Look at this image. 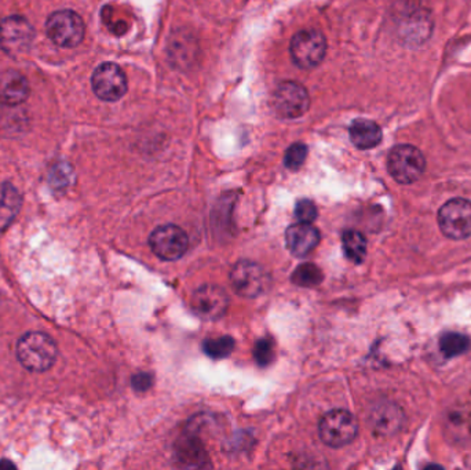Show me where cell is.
<instances>
[{
	"mask_svg": "<svg viewBox=\"0 0 471 470\" xmlns=\"http://www.w3.org/2000/svg\"><path fill=\"white\" fill-rule=\"evenodd\" d=\"M57 344L45 333H28L17 344V357L26 370L43 373L57 359Z\"/></svg>",
	"mask_w": 471,
	"mask_h": 470,
	"instance_id": "obj_1",
	"label": "cell"
},
{
	"mask_svg": "<svg viewBox=\"0 0 471 470\" xmlns=\"http://www.w3.org/2000/svg\"><path fill=\"white\" fill-rule=\"evenodd\" d=\"M357 419L346 410L329 411L318 425L321 440L334 448L350 445L357 436Z\"/></svg>",
	"mask_w": 471,
	"mask_h": 470,
	"instance_id": "obj_2",
	"label": "cell"
},
{
	"mask_svg": "<svg viewBox=\"0 0 471 470\" xmlns=\"http://www.w3.org/2000/svg\"><path fill=\"white\" fill-rule=\"evenodd\" d=\"M387 168L398 184L409 185L422 177L426 168V159L415 146L397 145L390 151Z\"/></svg>",
	"mask_w": 471,
	"mask_h": 470,
	"instance_id": "obj_3",
	"label": "cell"
},
{
	"mask_svg": "<svg viewBox=\"0 0 471 470\" xmlns=\"http://www.w3.org/2000/svg\"><path fill=\"white\" fill-rule=\"evenodd\" d=\"M47 36L55 45L72 49L82 43L85 37V23L77 13L72 10H60L50 15L45 24Z\"/></svg>",
	"mask_w": 471,
	"mask_h": 470,
	"instance_id": "obj_4",
	"label": "cell"
},
{
	"mask_svg": "<svg viewBox=\"0 0 471 470\" xmlns=\"http://www.w3.org/2000/svg\"><path fill=\"white\" fill-rule=\"evenodd\" d=\"M438 225L449 239L463 240L471 236V202L462 197L449 200L438 211Z\"/></svg>",
	"mask_w": 471,
	"mask_h": 470,
	"instance_id": "obj_5",
	"label": "cell"
},
{
	"mask_svg": "<svg viewBox=\"0 0 471 470\" xmlns=\"http://www.w3.org/2000/svg\"><path fill=\"white\" fill-rule=\"evenodd\" d=\"M290 52L294 63L299 68H315V66L320 65L326 57V37L316 29L298 32L291 40Z\"/></svg>",
	"mask_w": 471,
	"mask_h": 470,
	"instance_id": "obj_6",
	"label": "cell"
},
{
	"mask_svg": "<svg viewBox=\"0 0 471 470\" xmlns=\"http://www.w3.org/2000/svg\"><path fill=\"white\" fill-rule=\"evenodd\" d=\"M34 37L31 24L20 15H12L0 23V47L12 57L28 52Z\"/></svg>",
	"mask_w": 471,
	"mask_h": 470,
	"instance_id": "obj_7",
	"label": "cell"
},
{
	"mask_svg": "<svg viewBox=\"0 0 471 470\" xmlns=\"http://www.w3.org/2000/svg\"><path fill=\"white\" fill-rule=\"evenodd\" d=\"M152 251L163 261L179 260L189 247V237L176 225H163L155 229L149 237Z\"/></svg>",
	"mask_w": 471,
	"mask_h": 470,
	"instance_id": "obj_8",
	"label": "cell"
},
{
	"mask_svg": "<svg viewBox=\"0 0 471 470\" xmlns=\"http://www.w3.org/2000/svg\"><path fill=\"white\" fill-rule=\"evenodd\" d=\"M94 93L104 101H119L127 92V77L119 65L101 64L91 77Z\"/></svg>",
	"mask_w": 471,
	"mask_h": 470,
	"instance_id": "obj_9",
	"label": "cell"
},
{
	"mask_svg": "<svg viewBox=\"0 0 471 470\" xmlns=\"http://www.w3.org/2000/svg\"><path fill=\"white\" fill-rule=\"evenodd\" d=\"M230 282H232L233 290L239 295L254 298L266 290L269 285V276L258 264L253 261H240L232 269Z\"/></svg>",
	"mask_w": 471,
	"mask_h": 470,
	"instance_id": "obj_10",
	"label": "cell"
},
{
	"mask_svg": "<svg viewBox=\"0 0 471 470\" xmlns=\"http://www.w3.org/2000/svg\"><path fill=\"white\" fill-rule=\"evenodd\" d=\"M275 111L286 119H296L306 114L310 98L304 85L296 82H285L278 85L273 95Z\"/></svg>",
	"mask_w": 471,
	"mask_h": 470,
	"instance_id": "obj_11",
	"label": "cell"
},
{
	"mask_svg": "<svg viewBox=\"0 0 471 470\" xmlns=\"http://www.w3.org/2000/svg\"><path fill=\"white\" fill-rule=\"evenodd\" d=\"M192 309L205 320H216L226 314L229 296L219 285H205L197 288L192 295Z\"/></svg>",
	"mask_w": 471,
	"mask_h": 470,
	"instance_id": "obj_12",
	"label": "cell"
},
{
	"mask_svg": "<svg viewBox=\"0 0 471 470\" xmlns=\"http://www.w3.org/2000/svg\"><path fill=\"white\" fill-rule=\"evenodd\" d=\"M286 243L291 254L304 258L317 247L320 243V232L312 224H294L286 232Z\"/></svg>",
	"mask_w": 471,
	"mask_h": 470,
	"instance_id": "obj_13",
	"label": "cell"
},
{
	"mask_svg": "<svg viewBox=\"0 0 471 470\" xmlns=\"http://www.w3.org/2000/svg\"><path fill=\"white\" fill-rule=\"evenodd\" d=\"M404 421H406V416H404L403 411L393 403H382V405H376L369 415V422H371L374 431L376 434L385 435V436L397 434L400 427L403 426Z\"/></svg>",
	"mask_w": 471,
	"mask_h": 470,
	"instance_id": "obj_14",
	"label": "cell"
},
{
	"mask_svg": "<svg viewBox=\"0 0 471 470\" xmlns=\"http://www.w3.org/2000/svg\"><path fill=\"white\" fill-rule=\"evenodd\" d=\"M29 97V85L18 72L9 71L0 76V101L15 106L25 103Z\"/></svg>",
	"mask_w": 471,
	"mask_h": 470,
	"instance_id": "obj_15",
	"label": "cell"
},
{
	"mask_svg": "<svg viewBox=\"0 0 471 470\" xmlns=\"http://www.w3.org/2000/svg\"><path fill=\"white\" fill-rule=\"evenodd\" d=\"M350 140L358 149H371L382 141V130L371 120L358 119L350 125Z\"/></svg>",
	"mask_w": 471,
	"mask_h": 470,
	"instance_id": "obj_16",
	"label": "cell"
},
{
	"mask_svg": "<svg viewBox=\"0 0 471 470\" xmlns=\"http://www.w3.org/2000/svg\"><path fill=\"white\" fill-rule=\"evenodd\" d=\"M21 207V196L12 184H5L0 189V232L6 231L17 217Z\"/></svg>",
	"mask_w": 471,
	"mask_h": 470,
	"instance_id": "obj_17",
	"label": "cell"
},
{
	"mask_svg": "<svg viewBox=\"0 0 471 470\" xmlns=\"http://www.w3.org/2000/svg\"><path fill=\"white\" fill-rule=\"evenodd\" d=\"M179 461L185 466H205V461L207 459L202 445L194 437H187L186 440H182L181 445L176 448Z\"/></svg>",
	"mask_w": 471,
	"mask_h": 470,
	"instance_id": "obj_18",
	"label": "cell"
},
{
	"mask_svg": "<svg viewBox=\"0 0 471 470\" xmlns=\"http://www.w3.org/2000/svg\"><path fill=\"white\" fill-rule=\"evenodd\" d=\"M345 255L349 258L352 263L361 264L366 260V239L364 235L358 231H346L344 234Z\"/></svg>",
	"mask_w": 471,
	"mask_h": 470,
	"instance_id": "obj_19",
	"label": "cell"
},
{
	"mask_svg": "<svg viewBox=\"0 0 471 470\" xmlns=\"http://www.w3.org/2000/svg\"><path fill=\"white\" fill-rule=\"evenodd\" d=\"M236 342L232 336H218L208 338L203 342V351L211 359L221 360L229 356L235 349Z\"/></svg>",
	"mask_w": 471,
	"mask_h": 470,
	"instance_id": "obj_20",
	"label": "cell"
},
{
	"mask_svg": "<svg viewBox=\"0 0 471 470\" xmlns=\"http://www.w3.org/2000/svg\"><path fill=\"white\" fill-rule=\"evenodd\" d=\"M323 279V272L315 264H302L291 276L294 285H301V287H315V285H320Z\"/></svg>",
	"mask_w": 471,
	"mask_h": 470,
	"instance_id": "obj_21",
	"label": "cell"
},
{
	"mask_svg": "<svg viewBox=\"0 0 471 470\" xmlns=\"http://www.w3.org/2000/svg\"><path fill=\"white\" fill-rule=\"evenodd\" d=\"M470 346L467 336L459 333L444 334L440 339V349L446 357L459 356L465 354Z\"/></svg>",
	"mask_w": 471,
	"mask_h": 470,
	"instance_id": "obj_22",
	"label": "cell"
},
{
	"mask_svg": "<svg viewBox=\"0 0 471 470\" xmlns=\"http://www.w3.org/2000/svg\"><path fill=\"white\" fill-rule=\"evenodd\" d=\"M275 342L272 338H261L256 341L254 357L261 367H266L275 360Z\"/></svg>",
	"mask_w": 471,
	"mask_h": 470,
	"instance_id": "obj_23",
	"label": "cell"
},
{
	"mask_svg": "<svg viewBox=\"0 0 471 470\" xmlns=\"http://www.w3.org/2000/svg\"><path fill=\"white\" fill-rule=\"evenodd\" d=\"M307 156V146L305 144L296 143L286 152L285 163L290 170H298Z\"/></svg>",
	"mask_w": 471,
	"mask_h": 470,
	"instance_id": "obj_24",
	"label": "cell"
},
{
	"mask_svg": "<svg viewBox=\"0 0 471 470\" xmlns=\"http://www.w3.org/2000/svg\"><path fill=\"white\" fill-rule=\"evenodd\" d=\"M296 215L299 223L312 224L317 218V207L309 199L299 200L296 203Z\"/></svg>",
	"mask_w": 471,
	"mask_h": 470,
	"instance_id": "obj_25",
	"label": "cell"
},
{
	"mask_svg": "<svg viewBox=\"0 0 471 470\" xmlns=\"http://www.w3.org/2000/svg\"><path fill=\"white\" fill-rule=\"evenodd\" d=\"M152 385L151 374L141 373L133 376V388L138 392L148 391Z\"/></svg>",
	"mask_w": 471,
	"mask_h": 470,
	"instance_id": "obj_26",
	"label": "cell"
},
{
	"mask_svg": "<svg viewBox=\"0 0 471 470\" xmlns=\"http://www.w3.org/2000/svg\"><path fill=\"white\" fill-rule=\"evenodd\" d=\"M2 466H13V464L12 462H2V464H0V467Z\"/></svg>",
	"mask_w": 471,
	"mask_h": 470,
	"instance_id": "obj_27",
	"label": "cell"
}]
</instances>
